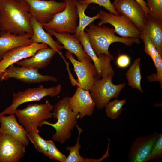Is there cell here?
<instances>
[{
    "instance_id": "5b68a950",
    "label": "cell",
    "mask_w": 162,
    "mask_h": 162,
    "mask_svg": "<svg viewBox=\"0 0 162 162\" xmlns=\"http://www.w3.org/2000/svg\"><path fill=\"white\" fill-rule=\"evenodd\" d=\"M60 84L47 88L41 85L38 87L28 88L23 91L13 93L11 104L0 113V116L14 113L15 110L21 104L29 102L40 101L44 97L56 96L61 91Z\"/></svg>"
},
{
    "instance_id": "30bf717a",
    "label": "cell",
    "mask_w": 162,
    "mask_h": 162,
    "mask_svg": "<svg viewBox=\"0 0 162 162\" xmlns=\"http://www.w3.org/2000/svg\"><path fill=\"white\" fill-rule=\"evenodd\" d=\"M20 66H16L14 64L9 66L0 75L1 81H6L10 78L30 84L58 81L57 79L54 76L41 74L39 73L38 70L29 67Z\"/></svg>"
},
{
    "instance_id": "d590c367",
    "label": "cell",
    "mask_w": 162,
    "mask_h": 162,
    "mask_svg": "<svg viewBox=\"0 0 162 162\" xmlns=\"http://www.w3.org/2000/svg\"><path fill=\"white\" fill-rule=\"evenodd\" d=\"M139 3L142 7L145 13L147 18L149 16V12L146 5V2L144 0H135Z\"/></svg>"
},
{
    "instance_id": "ffe728a7",
    "label": "cell",
    "mask_w": 162,
    "mask_h": 162,
    "mask_svg": "<svg viewBox=\"0 0 162 162\" xmlns=\"http://www.w3.org/2000/svg\"><path fill=\"white\" fill-rule=\"evenodd\" d=\"M30 23L33 34L31 39L38 43H43L49 45L50 47L55 50L63 59L65 58L60 51L64 48L63 45L52 38V35L44 30L42 25L34 17H32Z\"/></svg>"
},
{
    "instance_id": "e0dca14e",
    "label": "cell",
    "mask_w": 162,
    "mask_h": 162,
    "mask_svg": "<svg viewBox=\"0 0 162 162\" xmlns=\"http://www.w3.org/2000/svg\"><path fill=\"white\" fill-rule=\"evenodd\" d=\"M113 5L120 14L126 16L140 32L142 30L147 17L142 7L139 3L135 0H119Z\"/></svg>"
},
{
    "instance_id": "1f68e13d",
    "label": "cell",
    "mask_w": 162,
    "mask_h": 162,
    "mask_svg": "<svg viewBox=\"0 0 162 162\" xmlns=\"http://www.w3.org/2000/svg\"><path fill=\"white\" fill-rule=\"evenodd\" d=\"M160 54L158 55L152 60L157 69V73L149 76L148 79L149 81H159L160 87L162 86V57Z\"/></svg>"
},
{
    "instance_id": "cb8c5ba5",
    "label": "cell",
    "mask_w": 162,
    "mask_h": 162,
    "mask_svg": "<svg viewBox=\"0 0 162 162\" xmlns=\"http://www.w3.org/2000/svg\"><path fill=\"white\" fill-rule=\"evenodd\" d=\"M140 59H136L125 73L128 86L143 93L141 86L142 76L141 74Z\"/></svg>"
},
{
    "instance_id": "484cf974",
    "label": "cell",
    "mask_w": 162,
    "mask_h": 162,
    "mask_svg": "<svg viewBox=\"0 0 162 162\" xmlns=\"http://www.w3.org/2000/svg\"><path fill=\"white\" fill-rule=\"evenodd\" d=\"M76 126L78 132L76 142L74 146L66 147V149L69 151V153L67 157L66 162H96V159L84 158L80 155L79 150L81 147V145L80 143V139L83 130L77 124Z\"/></svg>"
},
{
    "instance_id": "4316f807",
    "label": "cell",
    "mask_w": 162,
    "mask_h": 162,
    "mask_svg": "<svg viewBox=\"0 0 162 162\" xmlns=\"http://www.w3.org/2000/svg\"><path fill=\"white\" fill-rule=\"evenodd\" d=\"M38 128L33 129L28 132L27 136L34 146L37 151L42 153L46 156L48 154V144L46 140L39 134Z\"/></svg>"
},
{
    "instance_id": "d6986e66",
    "label": "cell",
    "mask_w": 162,
    "mask_h": 162,
    "mask_svg": "<svg viewBox=\"0 0 162 162\" xmlns=\"http://www.w3.org/2000/svg\"><path fill=\"white\" fill-rule=\"evenodd\" d=\"M45 29L47 32L54 36L58 41L62 44L64 48L70 53L75 55L77 60L81 61L86 58H91L83 50L80 39L74 34L66 32L57 33L47 28Z\"/></svg>"
},
{
    "instance_id": "7402d4cb",
    "label": "cell",
    "mask_w": 162,
    "mask_h": 162,
    "mask_svg": "<svg viewBox=\"0 0 162 162\" xmlns=\"http://www.w3.org/2000/svg\"><path fill=\"white\" fill-rule=\"evenodd\" d=\"M148 38L155 46L159 53L162 56V21L149 16L144 28L141 32L140 38Z\"/></svg>"
},
{
    "instance_id": "f1b7e54d",
    "label": "cell",
    "mask_w": 162,
    "mask_h": 162,
    "mask_svg": "<svg viewBox=\"0 0 162 162\" xmlns=\"http://www.w3.org/2000/svg\"><path fill=\"white\" fill-rule=\"evenodd\" d=\"M146 3L149 16L162 21V0H146Z\"/></svg>"
},
{
    "instance_id": "8fae6325",
    "label": "cell",
    "mask_w": 162,
    "mask_h": 162,
    "mask_svg": "<svg viewBox=\"0 0 162 162\" xmlns=\"http://www.w3.org/2000/svg\"><path fill=\"white\" fill-rule=\"evenodd\" d=\"M29 6V12L42 25L50 21L54 16L62 11L66 3L55 0H25Z\"/></svg>"
},
{
    "instance_id": "7c38bea8",
    "label": "cell",
    "mask_w": 162,
    "mask_h": 162,
    "mask_svg": "<svg viewBox=\"0 0 162 162\" xmlns=\"http://www.w3.org/2000/svg\"><path fill=\"white\" fill-rule=\"evenodd\" d=\"M79 39L83 50L93 62L99 78L110 75H114L115 72L111 62L114 60L115 58L104 54H101L98 56L90 44L86 32L84 31L80 33Z\"/></svg>"
},
{
    "instance_id": "f546056e",
    "label": "cell",
    "mask_w": 162,
    "mask_h": 162,
    "mask_svg": "<svg viewBox=\"0 0 162 162\" xmlns=\"http://www.w3.org/2000/svg\"><path fill=\"white\" fill-rule=\"evenodd\" d=\"M48 144L47 157L51 159L66 162L67 157L62 153L51 140H46Z\"/></svg>"
},
{
    "instance_id": "83f0119b",
    "label": "cell",
    "mask_w": 162,
    "mask_h": 162,
    "mask_svg": "<svg viewBox=\"0 0 162 162\" xmlns=\"http://www.w3.org/2000/svg\"><path fill=\"white\" fill-rule=\"evenodd\" d=\"M126 102V99H115L110 101L104 107L106 116L112 119L118 118L121 114Z\"/></svg>"
},
{
    "instance_id": "2e32d148",
    "label": "cell",
    "mask_w": 162,
    "mask_h": 162,
    "mask_svg": "<svg viewBox=\"0 0 162 162\" xmlns=\"http://www.w3.org/2000/svg\"><path fill=\"white\" fill-rule=\"evenodd\" d=\"M68 102L69 107L78 115L80 119L86 116H91L96 106L90 91L78 86L74 94L68 97Z\"/></svg>"
},
{
    "instance_id": "6da1fadb",
    "label": "cell",
    "mask_w": 162,
    "mask_h": 162,
    "mask_svg": "<svg viewBox=\"0 0 162 162\" xmlns=\"http://www.w3.org/2000/svg\"><path fill=\"white\" fill-rule=\"evenodd\" d=\"M32 17L25 0H0V33L32 35Z\"/></svg>"
},
{
    "instance_id": "277c9868",
    "label": "cell",
    "mask_w": 162,
    "mask_h": 162,
    "mask_svg": "<svg viewBox=\"0 0 162 162\" xmlns=\"http://www.w3.org/2000/svg\"><path fill=\"white\" fill-rule=\"evenodd\" d=\"M54 106L46 100L43 104H29L25 108L16 109L14 113L20 124L27 132L31 130L42 127L43 122L52 117Z\"/></svg>"
},
{
    "instance_id": "ba28073f",
    "label": "cell",
    "mask_w": 162,
    "mask_h": 162,
    "mask_svg": "<svg viewBox=\"0 0 162 162\" xmlns=\"http://www.w3.org/2000/svg\"><path fill=\"white\" fill-rule=\"evenodd\" d=\"M65 55L74 66L78 78L76 85L85 90L91 91L96 81L100 79L91 59L86 58L82 61H79L68 51L66 52Z\"/></svg>"
},
{
    "instance_id": "44dd1931",
    "label": "cell",
    "mask_w": 162,
    "mask_h": 162,
    "mask_svg": "<svg viewBox=\"0 0 162 162\" xmlns=\"http://www.w3.org/2000/svg\"><path fill=\"white\" fill-rule=\"evenodd\" d=\"M56 52L50 47L41 49L30 58L23 59L16 64L18 66L29 67L38 70L48 66Z\"/></svg>"
},
{
    "instance_id": "4dcf8cb0",
    "label": "cell",
    "mask_w": 162,
    "mask_h": 162,
    "mask_svg": "<svg viewBox=\"0 0 162 162\" xmlns=\"http://www.w3.org/2000/svg\"><path fill=\"white\" fill-rule=\"evenodd\" d=\"M162 157V134L159 133L158 137L152 149L146 162L156 161Z\"/></svg>"
},
{
    "instance_id": "74e56055",
    "label": "cell",
    "mask_w": 162,
    "mask_h": 162,
    "mask_svg": "<svg viewBox=\"0 0 162 162\" xmlns=\"http://www.w3.org/2000/svg\"><path fill=\"white\" fill-rule=\"evenodd\" d=\"M0 60H1V59H0Z\"/></svg>"
},
{
    "instance_id": "8d00e7d4",
    "label": "cell",
    "mask_w": 162,
    "mask_h": 162,
    "mask_svg": "<svg viewBox=\"0 0 162 162\" xmlns=\"http://www.w3.org/2000/svg\"><path fill=\"white\" fill-rule=\"evenodd\" d=\"M119 0H115L114 2L112 4L113 5H114L116 4Z\"/></svg>"
},
{
    "instance_id": "9a60e30c",
    "label": "cell",
    "mask_w": 162,
    "mask_h": 162,
    "mask_svg": "<svg viewBox=\"0 0 162 162\" xmlns=\"http://www.w3.org/2000/svg\"><path fill=\"white\" fill-rule=\"evenodd\" d=\"M159 135V133L155 132L146 136L136 138L129 151L128 159L129 161L146 162Z\"/></svg>"
},
{
    "instance_id": "603a6c76",
    "label": "cell",
    "mask_w": 162,
    "mask_h": 162,
    "mask_svg": "<svg viewBox=\"0 0 162 162\" xmlns=\"http://www.w3.org/2000/svg\"><path fill=\"white\" fill-rule=\"evenodd\" d=\"M32 35L26 34L15 35L7 33H0V59L8 51L15 48L30 45L34 42L31 39Z\"/></svg>"
},
{
    "instance_id": "e575fe53",
    "label": "cell",
    "mask_w": 162,
    "mask_h": 162,
    "mask_svg": "<svg viewBox=\"0 0 162 162\" xmlns=\"http://www.w3.org/2000/svg\"><path fill=\"white\" fill-rule=\"evenodd\" d=\"M130 63V58L126 54L120 55L117 58L116 61L118 67L122 68H127L129 66Z\"/></svg>"
},
{
    "instance_id": "3957f363",
    "label": "cell",
    "mask_w": 162,
    "mask_h": 162,
    "mask_svg": "<svg viewBox=\"0 0 162 162\" xmlns=\"http://www.w3.org/2000/svg\"><path fill=\"white\" fill-rule=\"evenodd\" d=\"M68 96L59 100L54 106L52 117L57 119L54 123L45 121L43 125H47L55 128L56 132L52 137V140L63 144L69 140L72 135L71 131L77 124L78 115L68 106Z\"/></svg>"
},
{
    "instance_id": "d6a6232c",
    "label": "cell",
    "mask_w": 162,
    "mask_h": 162,
    "mask_svg": "<svg viewBox=\"0 0 162 162\" xmlns=\"http://www.w3.org/2000/svg\"><path fill=\"white\" fill-rule=\"evenodd\" d=\"M77 1L81 4H85L89 5L92 3L96 4L104 7L110 13L116 15L119 14L115 9L110 0H79Z\"/></svg>"
},
{
    "instance_id": "ac0fdd59",
    "label": "cell",
    "mask_w": 162,
    "mask_h": 162,
    "mask_svg": "<svg viewBox=\"0 0 162 162\" xmlns=\"http://www.w3.org/2000/svg\"><path fill=\"white\" fill-rule=\"evenodd\" d=\"M0 116V134L9 135L28 146L29 141L27 137V132L17 121L14 113Z\"/></svg>"
},
{
    "instance_id": "836d02e7",
    "label": "cell",
    "mask_w": 162,
    "mask_h": 162,
    "mask_svg": "<svg viewBox=\"0 0 162 162\" xmlns=\"http://www.w3.org/2000/svg\"><path fill=\"white\" fill-rule=\"evenodd\" d=\"M141 39L143 41L144 50L146 53L153 60L160 54L154 45L148 38L143 37Z\"/></svg>"
},
{
    "instance_id": "d4e9b609",
    "label": "cell",
    "mask_w": 162,
    "mask_h": 162,
    "mask_svg": "<svg viewBox=\"0 0 162 162\" xmlns=\"http://www.w3.org/2000/svg\"><path fill=\"white\" fill-rule=\"evenodd\" d=\"M89 5L81 4L77 1L76 6L77 10L79 23L74 35L79 39L80 33L84 31L86 27L97 19H99V15L98 13L95 16L90 17L85 14V12Z\"/></svg>"
},
{
    "instance_id": "5bb4252c",
    "label": "cell",
    "mask_w": 162,
    "mask_h": 162,
    "mask_svg": "<svg viewBox=\"0 0 162 162\" xmlns=\"http://www.w3.org/2000/svg\"><path fill=\"white\" fill-rule=\"evenodd\" d=\"M48 47L45 44L34 42L30 45L17 47L7 52L0 61V76L9 66L32 56L40 49Z\"/></svg>"
},
{
    "instance_id": "8992f818",
    "label": "cell",
    "mask_w": 162,
    "mask_h": 162,
    "mask_svg": "<svg viewBox=\"0 0 162 162\" xmlns=\"http://www.w3.org/2000/svg\"><path fill=\"white\" fill-rule=\"evenodd\" d=\"M64 9L56 14L52 20L42 25L43 28L57 33L66 32L75 34L78 18L76 4L77 0H64Z\"/></svg>"
},
{
    "instance_id": "4fadbf2b",
    "label": "cell",
    "mask_w": 162,
    "mask_h": 162,
    "mask_svg": "<svg viewBox=\"0 0 162 162\" xmlns=\"http://www.w3.org/2000/svg\"><path fill=\"white\" fill-rule=\"evenodd\" d=\"M26 146L13 137L0 134V162H19L25 155Z\"/></svg>"
},
{
    "instance_id": "52a82bcc",
    "label": "cell",
    "mask_w": 162,
    "mask_h": 162,
    "mask_svg": "<svg viewBox=\"0 0 162 162\" xmlns=\"http://www.w3.org/2000/svg\"><path fill=\"white\" fill-rule=\"evenodd\" d=\"M114 75H110L95 82L90 92L97 109L101 110L113 98H117L126 84L115 85L112 82Z\"/></svg>"
},
{
    "instance_id": "7a4b0ae2",
    "label": "cell",
    "mask_w": 162,
    "mask_h": 162,
    "mask_svg": "<svg viewBox=\"0 0 162 162\" xmlns=\"http://www.w3.org/2000/svg\"><path fill=\"white\" fill-rule=\"evenodd\" d=\"M85 30L88 34L90 44L98 56L104 54L114 57L109 52V48L112 44L115 42H121L127 46L134 44L141 43L139 39L117 36L115 35L114 28L104 25L99 26L92 22L88 25V28H85Z\"/></svg>"
},
{
    "instance_id": "f35d334b",
    "label": "cell",
    "mask_w": 162,
    "mask_h": 162,
    "mask_svg": "<svg viewBox=\"0 0 162 162\" xmlns=\"http://www.w3.org/2000/svg\"></svg>"
},
{
    "instance_id": "9c48e42d",
    "label": "cell",
    "mask_w": 162,
    "mask_h": 162,
    "mask_svg": "<svg viewBox=\"0 0 162 162\" xmlns=\"http://www.w3.org/2000/svg\"><path fill=\"white\" fill-rule=\"evenodd\" d=\"M100 21L98 25L110 24L114 28L117 33L122 37L139 39L141 32L135 25L126 16L116 15L100 10L98 13Z\"/></svg>"
}]
</instances>
